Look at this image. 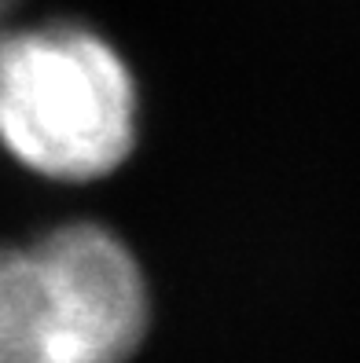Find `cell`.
<instances>
[{
  "instance_id": "2",
  "label": "cell",
  "mask_w": 360,
  "mask_h": 363,
  "mask_svg": "<svg viewBox=\"0 0 360 363\" xmlns=\"http://www.w3.org/2000/svg\"><path fill=\"white\" fill-rule=\"evenodd\" d=\"M147 319L143 272L107 228L0 246V363H129Z\"/></svg>"
},
{
  "instance_id": "1",
  "label": "cell",
  "mask_w": 360,
  "mask_h": 363,
  "mask_svg": "<svg viewBox=\"0 0 360 363\" xmlns=\"http://www.w3.org/2000/svg\"><path fill=\"white\" fill-rule=\"evenodd\" d=\"M136 140V84L99 33L74 23L0 30V143L52 180H96Z\"/></svg>"
},
{
  "instance_id": "3",
  "label": "cell",
  "mask_w": 360,
  "mask_h": 363,
  "mask_svg": "<svg viewBox=\"0 0 360 363\" xmlns=\"http://www.w3.org/2000/svg\"><path fill=\"white\" fill-rule=\"evenodd\" d=\"M18 4V0H0V30H4V18L11 15V8Z\"/></svg>"
}]
</instances>
